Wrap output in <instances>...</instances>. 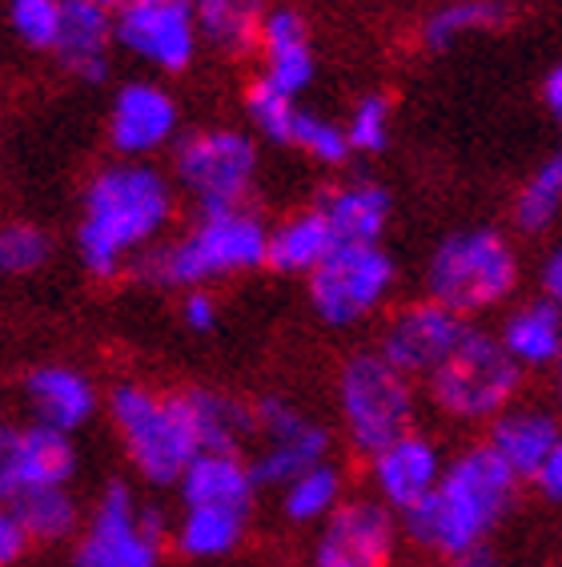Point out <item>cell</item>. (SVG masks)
I'll return each mask as SVG.
<instances>
[{
	"label": "cell",
	"mask_w": 562,
	"mask_h": 567,
	"mask_svg": "<svg viewBox=\"0 0 562 567\" xmlns=\"http://www.w3.org/2000/svg\"><path fill=\"white\" fill-rule=\"evenodd\" d=\"M174 174L153 162L101 165L81 194V221H76V254L93 278L113 282L129 274L140 254L165 238L177 218Z\"/></svg>",
	"instance_id": "obj_1"
},
{
	"label": "cell",
	"mask_w": 562,
	"mask_h": 567,
	"mask_svg": "<svg viewBox=\"0 0 562 567\" xmlns=\"http://www.w3.org/2000/svg\"><path fill=\"white\" fill-rule=\"evenodd\" d=\"M522 480L490 451V443H470L446 458L438 487L402 515V535L418 551L450 564L478 544H490L495 532L519 507Z\"/></svg>",
	"instance_id": "obj_2"
},
{
	"label": "cell",
	"mask_w": 562,
	"mask_h": 567,
	"mask_svg": "<svg viewBox=\"0 0 562 567\" xmlns=\"http://www.w3.org/2000/svg\"><path fill=\"white\" fill-rule=\"evenodd\" d=\"M270 266V226L253 206L197 209L189 229L162 238L133 262V278L162 290H194V286L241 278Z\"/></svg>",
	"instance_id": "obj_3"
},
{
	"label": "cell",
	"mask_w": 562,
	"mask_h": 567,
	"mask_svg": "<svg viewBox=\"0 0 562 567\" xmlns=\"http://www.w3.org/2000/svg\"><path fill=\"white\" fill-rule=\"evenodd\" d=\"M522 282L519 246L495 226H466L446 234L426 258V298L458 315H487L514 298Z\"/></svg>",
	"instance_id": "obj_4"
},
{
	"label": "cell",
	"mask_w": 562,
	"mask_h": 567,
	"mask_svg": "<svg viewBox=\"0 0 562 567\" xmlns=\"http://www.w3.org/2000/svg\"><path fill=\"white\" fill-rule=\"evenodd\" d=\"M105 415L149 487H177L185 467L201 455L181 391L162 394L145 382H117L105 399Z\"/></svg>",
	"instance_id": "obj_5"
},
{
	"label": "cell",
	"mask_w": 562,
	"mask_h": 567,
	"mask_svg": "<svg viewBox=\"0 0 562 567\" xmlns=\"http://www.w3.org/2000/svg\"><path fill=\"white\" fill-rule=\"evenodd\" d=\"M337 399V419L346 431L350 447L357 455H374L386 443L402 439L414 431V415H418V391L414 379L402 374L394 362L374 350H357L337 367L334 382Z\"/></svg>",
	"instance_id": "obj_6"
},
{
	"label": "cell",
	"mask_w": 562,
	"mask_h": 567,
	"mask_svg": "<svg viewBox=\"0 0 562 567\" xmlns=\"http://www.w3.org/2000/svg\"><path fill=\"white\" fill-rule=\"evenodd\" d=\"M522 367L507 354L502 339L490 330H475L458 350L426 379V394L438 415L455 423H495L507 406L519 403Z\"/></svg>",
	"instance_id": "obj_7"
},
{
	"label": "cell",
	"mask_w": 562,
	"mask_h": 567,
	"mask_svg": "<svg viewBox=\"0 0 562 567\" xmlns=\"http://www.w3.org/2000/svg\"><path fill=\"white\" fill-rule=\"evenodd\" d=\"M174 519L145 503L129 483H108L85 515L73 547V567H162Z\"/></svg>",
	"instance_id": "obj_8"
},
{
	"label": "cell",
	"mask_w": 562,
	"mask_h": 567,
	"mask_svg": "<svg viewBox=\"0 0 562 567\" xmlns=\"http://www.w3.org/2000/svg\"><path fill=\"white\" fill-rule=\"evenodd\" d=\"M174 182L197 209L249 206V194L258 189L261 153L253 133L233 125H209V130L181 133L174 145Z\"/></svg>",
	"instance_id": "obj_9"
},
{
	"label": "cell",
	"mask_w": 562,
	"mask_h": 567,
	"mask_svg": "<svg viewBox=\"0 0 562 567\" xmlns=\"http://www.w3.org/2000/svg\"><path fill=\"white\" fill-rule=\"evenodd\" d=\"M394 286H398V266L382 241H342L305 278V295L318 322L330 330H354L389 302Z\"/></svg>",
	"instance_id": "obj_10"
},
{
	"label": "cell",
	"mask_w": 562,
	"mask_h": 567,
	"mask_svg": "<svg viewBox=\"0 0 562 567\" xmlns=\"http://www.w3.org/2000/svg\"><path fill=\"white\" fill-rule=\"evenodd\" d=\"M253 419H258V455L249 458V467H253L258 487L281 492L285 483L330 458V447H334L330 426L310 419L285 394H261L253 403Z\"/></svg>",
	"instance_id": "obj_11"
},
{
	"label": "cell",
	"mask_w": 562,
	"mask_h": 567,
	"mask_svg": "<svg viewBox=\"0 0 562 567\" xmlns=\"http://www.w3.org/2000/svg\"><path fill=\"white\" fill-rule=\"evenodd\" d=\"M194 0H125L117 4V49L157 76L189 73L201 53Z\"/></svg>",
	"instance_id": "obj_12"
},
{
	"label": "cell",
	"mask_w": 562,
	"mask_h": 567,
	"mask_svg": "<svg viewBox=\"0 0 562 567\" xmlns=\"http://www.w3.org/2000/svg\"><path fill=\"white\" fill-rule=\"evenodd\" d=\"M466 334H470L466 315H458V310H450V306H443V302H434V298H418V302L398 306V310L386 318L378 350L402 374L430 379V374L455 354Z\"/></svg>",
	"instance_id": "obj_13"
},
{
	"label": "cell",
	"mask_w": 562,
	"mask_h": 567,
	"mask_svg": "<svg viewBox=\"0 0 562 567\" xmlns=\"http://www.w3.org/2000/svg\"><path fill=\"white\" fill-rule=\"evenodd\" d=\"M181 142V105L157 76H137L113 93L108 145L125 162H149Z\"/></svg>",
	"instance_id": "obj_14"
},
{
	"label": "cell",
	"mask_w": 562,
	"mask_h": 567,
	"mask_svg": "<svg viewBox=\"0 0 562 567\" xmlns=\"http://www.w3.org/2000/svg\"><path fill=\"white\" fill-rule=\"evenodd\" d=\"M398 535V512H389L378 495H354L322 524L314 567H389Z\"/></svg>",
	"instance_id": "obj_15"
},
{
	"label": "cell",
	"mask_w": 562,
	"mask_h": 567,
	"mask_svg": "<svg viewBox=\"0 0 562 567\" xmlns=\"http://www.w3.org/2000/svg\"><path fill=\"white\" fill-rule=\"evenodd\" d=\"M366 471L374 495L386 503L389 512L406 515L438 487V480H443L446 471V455L430 435H422L418 426H414L402 439L374 451L366 458Z\"/></svg>",
	"instance_id": "obj_16"
},
{
	"label": "cell",
	"mask_w": 562,
	"mask_h": 567,
	"mask_svg": "<svg viewBox=\"0 0 562 567\" xmlns=\"http://www.w3.org/2000/svg\"><path fill=\"white\" fill-rule=\"evenodd\" d=\"M117 49V4L105 0H65L61 17V37L53 44L56 65L73 73L76 81L97 85L108 76Z\"/></svg>",
	"instance_id": "obj_17"
},
{
	"label": "cell",
	"mask_w": 562,
	"mask_h": 567,
	"mask_svg": "<svg viewBox=\"0 0 562 567\" xmlns=\"http://www.w3.org/2000/svg\"><path fill=\"white\" fill-rule=\"evenodd\" d=\"M21 391L33 423L65 431V435L81 431L101 411L97 382L89 379L85 371H76V367H65V362H41V367H33V371L24 374Z\"/></svg>",
	"instance_id": "obj_18"
},
{
	"label": "cell",
	"mask_w": 562,
	"mask_h": 567,
	"mask_svg": "<svg viewBox=\"0 0 562 567\" xmlns=\"http://www.w3.org/2000/svg\"><path fill=\"white\" fill-rule=\"evenodd\" d=\"M261 81H270L273 89L290 93V97H302L305 89L314 85L318 76V53H314V37H310V21H305L298 9H270L266 24H261Z\"/></svg>",
	"instance_id": "obj_19"
},
{
	"label": "cell",
	"mask_w": 562,
	"mask_h": 567,
	"mask_svg": "<svg viewBox=\"0 0 562 567\" xmlns=\"http://www.w3.org/2000/svg\"><path fill=\"white\" fill-rule=\"evenodd\" d=\"M562 439V415L542 403H514L495 423H487V443L522 483L534 480V471L547 463Z\"/></svg>",
	"instance_id": "obj_20"
},
{
	"label": "cell",
	"mask_w": 562,
	"mask_h": 567,
	"mask_svg": "<svg viewBox=\"0 0 562 567\" xmlns=\"http://www.w3.org/2000/svg\"><path fill=\"white\" fill-rule=\"evenodd\" d=\"M258 480L241 451H201L177 483L181 507H246L253 512Z\"/></svg>",
	"instance_id": "obj_21"
},
{
	"label": "cell",
	"mask_w": 562,
	"mask_h": 567,
	"mask_svg": "<svg viewBox=\"0 0 562 567\" xmlns=\"http://www.w3.org/2000/svg\"><path fill=\"white\" fill-rule=\"evenodd\" d=\"M514 17L507 0H443V4H434L426 17L418 21V41L422 53H450L458 44L475 41V37H490V33H502Z\"/></svg>",
	"instance_id": "obj_22"
},
{
	"label": "cell",
	"mask_w": 562,
	"mask_h": 567,
	"mask_svg": "<svg viewBox=\"0 0 562 567\" xmlns=\"http://www.w3.org/2000/svg\"><path fill=\"white\" fill-rule=\"evenodd\" d=\"M498 339L522 371H554L562 359V306L551 298H530L507 310Z\"/></svg>",
	"instance_id": "obj_23"
},
{
	"label": "cell",
	"mask_w": 562,
	"mask_h": 567,
	"mask_svg": "<svg viewBox=\"0 0 562 567\" xmlns=\"http://www.w3.org/2000/svg\"><path fill=\"white\" fill-rule=\"evenodd\" d=\"M322 214L334 226L337 241H382L389 226V214H394V197L382 182H370V177H350V182H337L318 197Z\"/></svg>",
	"instance_id": "obj_24"
},
{
	"label": "cell",
	"mask_w": 562,
	"mask_h": 567,
	"mask_svg": "<svg viewBox=\"0 0 562 567\" xmlns=\"http://www.w3.org/2000/svg\"><path fill=\"white\" fill-rule=\"evenodd\" d=\"M334 226L322 214V206L293 209L290 218H281L278 226H270V270L293 274V278H310L318 266L337 250Z\"/></svg>",
	"instance_id": "obj_25"
},
{
	"label": "cell",
	"mask_w": 562,
	"mask_h": 567,
	"mask_svg": "<svg viewBox=\"0 0 562 567\" xmlns=\"http://www.w3.org/2000/svg\"><path fill=\"white\" fill-rule=\"evenodd\" d=\"M181 399L201 451H246L258 439L253 403H241L238 394L214 391V386H189V391H181Z\"/></svg>",
	"instance_id": "obj_26"
},
{
	"label": "cell",
	"mask_w": 562,
	"mask_h": 567,
	"mask_svg": "<svg viewBox=\"0 0 562 567\" xmlns=\"http://www.w3.org/2000/svg\"><path fill=\"white\" fill-rule=\"evenodd\" d=\"M249 512L246 507H181L174 519L169 544L181 559H226L246 544Z\"/></svg>",
	"instance_id": "obj_27"
},
{
	"label": "cell",
	"mask_w": 562,
	"mask_h": 567,
	"mask_svg": "<svg viewBox=\"0 0 562 567\" xmlns=\"http://www.w3.org/2000/svg\"><path fill=\"white\" fill-rule=\"evenodd\" d=\"M194 12L206 49L229 56V61H241V56L258 53L270 4L266 0H194Z\"/></svg>",
	"instance_id": "obj_28"
},
{
	"label": "cell",
	"mask_w": 562,
	"mask_h": 567,
	"mask_svg": "<svg viewBox=\"0 0 562 567\" xmlns=\"http://www.w3.org/2000/svg\"><path fill=\"white\" fill-rule=\"evenodd\" d=\"M346 499V471L334 458H325L281 487V515L293 527H322Z\"/></svg>",
	"instance_id": "obj_29"
},
{
	"label": "cell",
	"mask_w": 562,
	"mask_h": 567,
	"mask_svg": "<svg viewBox=\"0 0 562 567\" xmlns=\"http://www.w3.org/2000/svg\"><path fill=\"white\" fill-rule=\"evenodd\" d=\"M562 214V145H554L551 157H542L519 186L514 202H510V221L519 234L539 238L559 221Z\"/></svg>",
	"instance_id": "obj_30"
},
{
	"label": "cell",
	"mask_w": 562,
	"mask_h": 567,
	"mask_svg": "<svg viewBox=\"0 0 562 567\" xmlns=\"http://www.w3.org/2000/svg\"><path fill=\"white\" fill-rule=\"evenodd\" d=\"M17 519L24 524L33 544H69L81 535V503L73 499L69 487H37L24 492L17 503H9Z\"/></svg>",
	"instance_id": "obj_31"
},
{
	"label": "cell",
	"mask_w": 562,
	"mask_h": 567,
	"mask_svg": "<svg viewBox=\"0 0 562 567\" xmlns=\"http://www.w3.org/2000/svg\"><path fill=\"white\" fill-rule=\"evenodd\" d=\"M302 110H305L302 101L290 97V93H281V89H273L270 81H261V76L249 81L246 117H249V125H253V133H258L261 142L293 150V130H298Z\"/></svg>",
	"instance_id": "obj_32"
},
{
	"label": "cell",
	"mask_w": 562,
	"mask_h": 567,
	"mask_svg": "<svg viewBox=\"0 0 562 567\" xmlns=\"http://www.w3.org/2000/svg\"><path fill=\"white\" fill-rule=\"evenodd\" d=\"M293 150H302L314 165H325V169H337L354 157V145H350L346 121H334L325 113L302 110L298 117V130H293Z\"/></svg>",
	"instance_id": "obj_33"
},
{
	"label": "cell",
	"mask_w": 562,
	"mask_h": 567,
	"mask_svg": "<svg viewBox=\"0 0 562 567\" xmlns=\"http://www.w3.org/2000/svg\"><path fill=\"white\" fill-rule=\"evenodd\" d=\"M346 133L354 153H366V157L386 153L389 137H394V101H389V93H382V89L362 93L346 117Z\"/></svg>",
	"instance_id": "obj_34"
},
{
	"label": "cell",
	"mask_w": 562,
	"mask_h": 567,
	"mask_svg": "<svg viewBox=\"0 0 562 567\" xmlns=\"http://www.w3.org/2000/svg\"><path fill=\"white\" fill-rule=\"evenodd\" d=\"M53 258V238L37 221H4L0 226V274L24 278Z\"/></svg>",
	"instance_id": "obj_35"
},
{
	"label": "cell",
	"mask_w": 562,
	"mask_h": 567,
	"mask_svg": "<svg viewBox=\"0 0 562 567\" xmlns=\"http://www.w3.org/2000/svg\"><path fill=\"white\" fill-rule=\"evenodd\" d=\"M61 17H65V0H9V24L17 41L41 53H53Z\"/></svg>",
	"instance_id": "obj_36"
},
{
	"label": "cell",
	"mask_w": 562,
	"mask_h": 567,
	"mask_svg": "<svg viewBox=\"0 0 562 567\" xmlns=\"http://www.w3.org/2000/svg\"><path fill=\"white\" fill-rule=\"evenodd\" d=\"M24 492H33L24 426L0 423V503H17Z\"/></svg>",
	"instance_id": "obj_37"
},
{
	"label": "cell",
	"mask_w": 562,
	"mask_h": 567,
	"mask_svg": "<svg viewBox=\"0 0 562 567\" xmlns=\"http://www.w3.org/2000/svg\"><path fill=\"white\" fill-rule=\"evenodd\" d=\"M217 318H221V306H217V295L209 286H194V290H185L181 295V322L194 334H209L217 327Z\"/></svg>",
	"instance_id": "obj_38"
},
{
	"label": "cell",
	"mask_w": 562,
	"mask_h": 567,
	"mask_svg": "<svg viewBox=\"0 0 562 567\" xmlns=\"http://www.w3.org/2000/svg\"><path fill=\"white\" fill-rule=\"evenodd\" d=\"M33 547L24 524L17 519L9 503H0V567H17L24 559V551Z\"/></svg>",
	"instance_id": "obj_39"
},
{
	"label": "cell",
	"mask_w": 562,
	"mask_h": 567,
	"mask_svg": "<svg viewBox=\"0 0 562 567\" xmlns=\"http://www.w3.org/2000/svg\"><path fill=\"white\" fill-rule=\"evenodd\" d=\"M530 487L539 492L542 503H551V507H562V439H559V447H554L551 455H547V463H542V467L534 471Z\"/></svg>",
	"instance_id": "obj_40"
},
{
	"label": "cell",
	"mask_w": 562,
	"mask_h": 567,
	"mask_svg": "<svg viewBox=\"0 0 562 567\" xmlns=\"http://www.w3.org/2000/svg\"><path fill=\"white\" fill-rule=\"evenodd\" d=\"M539 286H542V298H551L554 306H562V241L542 258Z\"/></svg>",
	"instance_id": "obj_41"
},
{
	"label": "cell",
	"mask_w": 562,
	"mask_h": 567,
	"mask_svg": "<svg viewBox=\"0 0 562 567\" xmlns=\"http://www.w3.org/2000/svg\"><path fill=\"white\" fill-rule=\"evenodd\" d=\"M542 101H547V110H551L554 125H559V145H562V61L542 81Z\"/></svg>",
	"instance_id": "obj_42"
},
{
	"label": "cell",
	"mask_w": 562,
	"mask_h": 567,
	"mask_svg": "<svg viewBox=\"0 0 562 567\" xmlns=\"http://www.w3.org/2000/svg\"><path fill=\"white\" fill-rule=\"evenodd\" d=\"M446 567H498V551L495 544H478L470 551H462V556H455Z\"/></svg>",
	"instance_id": "obj_43"
},
{
	"label": "cell",
	"mask_w": 562,
	"mask_h": 567,
	"mask_svg": "<svg viewBox=\"0 0 562 567\" xmlns=\"http://www.w3.org/2000/svg\"><path fill=\"white\" fill-rule=\"evenodd\" d=\"M554 411L562 415V359H559V367H554Z\"/></svg>",
	"instance_id": "obj_44"
},
{
	"label": "cell",
	"mask_w": 562,
	"mask_h": 567,
	"mask_svg": "<svg viewBox=\"0 0 562 567\" xmlns=\"http://www.w3.org/2000/svg\"><path fill=\"white\" fill-rule=\"evenodd\" d=\"M105 4H117V0H105Z\"/></svg>",
	"instance_id": "obj_45"
},
{
	"label": "cell",
	"mask_w": 562,
	"mask_h": 567,
	"mask_svg": "<svg viewBox=\"0 0 562 567\" xmlns=\"http://www.w3.org/2000/svg\"><path fill=\"white\" fill-rule=\"evenodd\" d=\"M117 4H125V0H117Z\"/></svg>",
	"instance_id": "obj_46"
}]
</instances>
